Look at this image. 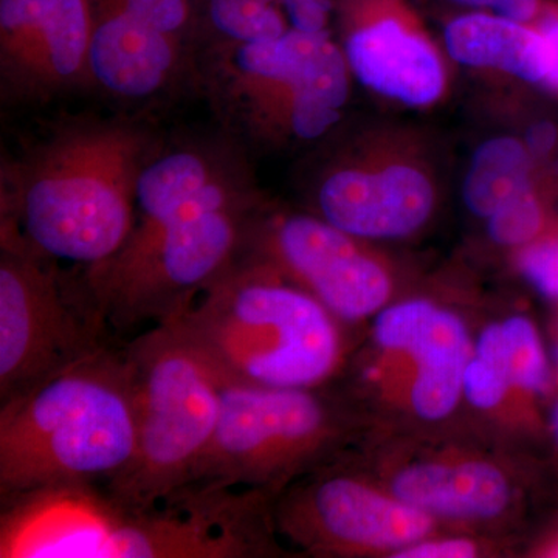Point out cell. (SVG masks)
Wrapping results in <instances>:
<instances>
[{
    "label": "cell",
    "mask_w": 558,
    "mask_h": 558,
    "mask_svg": "<svg viewBox=\"0 0 558 558\" xmlns=\"http://www.w3.org/2000/svg\"><path fill=\"white\" fill-rule=\"evenodd\" d=\"M178 323L226 384L318 388L343 359L340 319L269 264L241 256Z\"/></svg>",
    "instance_id": "obj_5"
},
{
    "label": "cell",
    "mask_w": 558,
    "mask_h": 558,
    "mask_svg": "<svg viewBox=\"0 0 558 558\" xmlns=\"http://www.w3.org/2000/svg\"><path fill=\"white\" fill-rule=\"evenodd\" d=\"M537 21V31L545 43L546 78L545 86L558 90V5H542Z\"/></svg>",
    "instance_id": "obj_26"
},
{
    "label": "cell",
    "mask_w": 558,
    "mask_h": 558,
    "mask_svg": "<svg viewBox=\"0 0 558 558\" xmlns=\"http://www.w3.org/2000/svg\"><path fill=\"white\" fill-rule=\"evenodd\" d=\"M92 0H0L7 100L33 102L90 81Z\"/></svg>",
    "instance_id": "obj_12"
},
{
    "label": "cell",
    "mask_w": 558,
    "mask_h": 558,
    "mask_svg": "<svg viewBox=\"0 0 558 558\" xmlns=\"http://www.w3.org/2000/svg\"><path fill=\"white\" fill-rule=\"evenodd\" d=\"M92 83L124 100L163 90L179 73L183 40L157 31L113 0H92Z\"/></svg>",
    "instance_id": "obj_15"
},
{
    "label": "cell",
    "mask_w": 558,
    "mask_h": 558,
    "mask_svg": "<svg viewBox=\"0 0 558 558\" xmlns=\"http://www.w3.org/2000/svg\"><path fill=\"white\" fill-rule=\"evenodd\" d=\"M476 556V546L465 538L417 542L398 550L399 558H469Z\"/></svg>",
    "instance_id": "obj_27"
},
{
    "label": "cell",
    "mask_w": 558,
    "mask_h": 558,
    "mask_svg": "<svg viewBox=\"0 0 558 558\" xmlns=\"http://www.w3.org/2000/svg\"><path fill=\"white\" fill-rule=\"evenodd\" d=\"M137 392V447L120 475L101 484L132 508H153L189 486L220 413L223 380L175 322L126 344Z\"/></svg>",
    "instance_id": "obj_6"
},
{
    "label": "cell",
    "mask_w": 558,
    "mask_h": 558,
    "mask_svg": "<svg viewBox=\"0 0 558 558\" xmlns=\"http://www.w3.org/2000/svg\"><path fill=\"white\" fill-rule=\"evenodd\" d=\"M236 165L191 145L157 153L143 168L130 240L83 269L113 332L179 318L241 259L258 211Z\"/></svg>",
    "instance_id": "obj_1"
},
{
    "label": "cell",
    "mask_w": 558,
    "mask_h": 558,
    "mask_svg": "<svg viewBox=\"0 0 558 558\" xmlns=\"http://www.w3.org/2000/svg\"><path fill=\"white\" fill-rule=\"evenodd\" d=\"M315 389L223 381L218 424L189 486L277 498L293 473L339 438L336 413Z\"/></svg>",
    "instance_id": "obj_9"
},
{
    "label": "cell",
    "mask_w": 558,
    "mask_h": 558,
    "mask_svg": "<svg viewBox=\"0 0 558 558\" xmlns=\"http://www.w3.org/2000/svg\"><path fill=\"white\" fill-rule=\"evenodd\" d=\"M269 502L253 490L189 486L132 508L101 484L35 488L3 502V558H248L269 554Z\"/></svg>",
    "instance_id": "obj_2"
},
{
    "label": "cell",
    "mask_w": 558,
    "mask_h": 558,
    "mask_svg": "<svg viewBox=\"0 0 558 558\" xmlns=\"http://www.w3.org/2000/svg\"><path fill=\"white\" fill-rule=\"evenodd\" d=\"M154 145L146 128L124 120L51 135L3 178L0 242L83 269L113 258L134 230L138 179Z\"/></svg>",
    "instance_id": "obj_3"
},
{
    "label": "cell",
    "mask_w": 558,
    "mask_h": 558,
    "mask_svg": "<svg viewBox=\"0 0 558 558\" xmlns=\"http://www.w3.org/2000/svg\"><path fill=\"white\" fill-rule=\"evenodd\" d=\"M374 340L413 360L410 402L418 417L440 421L457 409L473 348L457 314L424 300L396 304L377 315Z\"/></svg>",
    "instance_id": "obj_13"
},
{
    "label": "cell",
    "mask_w": 558,
    "mask_h": 558,
    "mask_svg": "<svg viewBox=\"0 0 558 558\" xmlns=\"http://www.w3.org/2000/svg\"><path fill=\"white\" fill-rule=\"evenodd\" d=\"M347 61L366 87L407 105H429L444 89L438 54L392 11L360 22L349 35Z\"/></svg>",
    "instance_id": "obj_16"
},
{
    "label": "cell",
    "mask_w": 558,
    "mask_h": 558,
    "mask_svg": "<svg viewBox=\"0 0 558 558\" xmlns=\"http://www.w3.org/2000/svg\"><path fill=\"white\" fill-rule=\"evenodd\" d=\"M0 242V402L113 343L86 275Z\"/></svg>",
    "instance_id": "obj_7"
},
{
    "label": "cell",
    "mask_w": 558,
    "mask_h": 558,
    "mask_svg": "<svg viewBox=\"0 0 558 558\" xmlns=\"http://www.w3.org/2000/svg\"><path fill=\"white\" fill-rule=\"evenodd\" d=\"M274 521L304 546L326 553L403 549L429 534V513L343 473H323L275 498Z\"/></svg>",
    "instance_id": "obj_11"
},
{
    "label": "cell",
    "mask_w": 558,
    "mask_h": 558,
    "mask_svg": "<svg viewBox=\"0 0 558 558\" xmlns=\"http://www.w3.org/2000/svg\"><path fill=\"white\" fill-rule=\"evenodd\" d=\"M140 20L172 38L185 40L196 28V11L191 0H113Z\"/></svg>",
    "instance_id": "obj_24"
},
{
    "label": "cell",
    "mask_w": 558,
    "mask_h": 558,
    "mask_svg": "<svg viewBox=\"0 0 558 558\" xmlns=\"http://www.w3.org/2000/svg\"><path fill=\"white\" fill-rule=\"evenodd\" d=\"M391 494L429 515L464 520L492 519L510 501L501 470L476 461L411 465L395 476Z\"/></svg>",
    "instance_id": "obj_17"
},
{
    "label": "cell",
    "mask_w": 558,
    "mask_h": 558,
    "mask_svg": "<svg viewBox=\"0 0 558 558\" xmlns=\"http://www.w3.org/2000/svg\"><path fill=\"white\" fill-rule=\"evenodd\" d=\"M550 421H553V429L554 433H556V438L558 440V402L556 403V407H554L553 416H550Z\"/></svg>",
    "instance_id": "obj_30"
},
{
    "label": "cell",
    "mask_w": 558,
    "mask_h": 558,
    "mask_svg": "<svg viewBox=\"0 0 558 558\" xmlns=\"http://www.w3.org/2000/svg\"><path fill=\"white\" fill-rule=\"evenodd\" d=\"M529 191H532L531 153L523 143L499 137L480 146L464 182V201L470 211L488 218Z\"/></svg>",
    "instance_id": "obj_19"
},
{
    "label": "cell",
    "mask_w": 558,
    "mask_h": 558,
    "mask_svg": "<svg viewBox=\"0 0 558 558\" xmlns=\"http://www.w3.org/2000/svg\"><path fill=\"white\" fill-rule=\"evenodd\" d=\"M501 328L512 387L531 395L548 392L553 374L534 323L517 315L502 322Z\"/></svg>",
    "instance_id": "obj_22"
},
{
    "label": "cell",
    "mask_w": 558,
    "mask_h": 558,
    "mask_svg": "<svg viewBox=\"0 0 558 558\" xmlns=\"http://www.w3.org/2000/svg\"><path fill=\"white\" fill-rule=\"evenodd\" d=\"M279 5L282 7V10L288 11L290 7L296 5L300 2H307V0H278ZM288 16V14H286Z\"/></svg>",
    "instance_id": "obj_29"
},
{
    "label": "cell",
    "mask_w": 558,
    "mask_h": 558,
    "mask_svg": "<svg viewBox=\"0 0 558 558\" xmlns=\"http://www.w3.org/2000/svg\"><path fill=\"white\" fill-rule=\"evenodd\" d=\"M323 219L365 240H391L417 230L433 208V189L414 168L384 171L340 170L318 190Z\"/></svg>",
    "instance_id": "obj_14"
},
{
    "label": "cell",
    "mask_w": 558,
    "mask_h": 558,
    "mask_svg": "<svg viewBox=\"0 0 558 558\" xmlns=\"http://www.w3.org/2000/svg\"><path fill=\"white\" fill-rule=\"evenodd\" d=\"M446 46L462 64L505 70L529 83H545V43L537 28L524 22L497 13L462 14L447 25Z\"/></svg>",
    "instance_id": "obj_18"
},
{
    "label": "cell",
    "mask_w": 558,
    "mask_h": 558,
    "mask_svg": "<svg viewBox=\"0 0 558 558\" xmlns=\"http://www.w3.org/2000/svg\"><path fill=\"white\" fill-rule=\"evenodd\" d=\"M242 256L269 264L295 279L340 322L377 314L391 282L379 264L359 248L355 238L312 216L253 222Z\"/></svg>",
    "instance_id": "obj_10"
},
{
    "label": "cell",
    "mask_w": 558,
    "mask_h": 558,
    "mask_svg": "<svg viewBox=\"0 0 558 558\" xmlns=\"http://www.w3.org/2000/svg\"><path fill=\"white\" fill-rule=\"evenodd\" d=\"M510 388L513 387L505 336L501 323H494L473 344L464 374V396L476 409L492 410L505 400Z\"/></svg>",
    "instance_id": "obj_21"
},
{
    "label": "cell",
    "mask_w": 558,
    "mask_h": 558,
    "mask_svg": "<svg viewBox=\"0 0 558 558\" xmlns=\"http://www.w3.org/2000/svg\"><path fill=\"white\" fill-rule=\"evenodd\" d=\"M205 17L223 44L263 43L290 31L278 0H205Z\"/></svg>",
    "instance_id": "obj_20"
},
{
    "label": "cell",
    "mask_w": 558,
    "mask_h": 558,
    "mask_svg": "<svg viewBox=\"0 0 558 558\" xmlns=\"http://www.w3.org/2000/svg\"><path fill=\"white\" fill-rule=\"evenodd\" d=\"M557 143V128L548 121L534 124L529 128L526 135V148L535 156H546L554 149Z\"/></svg>",
    "instance_id": "obj_28"
},
{
    "label": "cell",
    "mask_w": 558,
    "mask_h": 558,
    "mask_svg": "<svg viewBox=\"0 0 558 558\" xmlns=\"http://www.w3.org/2000/svg\"><path fill=\"white\" fill-rule=\"evenodd\" d=\"M520 269L539 293L558 300V236L527 244L520 255Z\"/></svg>",
    "instance_id": "obj_25"
},
{
    "label": "cell",
    "mask_w": 558,
    "mask_h": 558,
    "mask_svg": "<svg viewBox=\"0 0 558 558\" xmlns=\"http://www.w3.org/2000/svg\"><path fill=\"white\" fill-rule=\"evenodd\" d=\"M137 447L130 354L116 343L0 402V499L60 484H106Z\"/></svg>",
    "instance_id": "obj_4"
},
{
    "label": "cell",
    "mask_w": 558,
    "mask_h": 558,
    "mask_svg": "<svg viewBox=\"0 0 558 558\" xmlns=\"http://www.w3.org/2000/svg\"><path fill=\"white\" fill-rule=\"evenodd\" d=\"M487 219L492 240L501 245H526L542 230L543 209L534 193L529 191L499 207Z\"/></svg>",
    "instance_id": "obj_23"
},
{
    "label": "cell",
    "mask_w": 558,
    "mask_h": 558,
    "mask_svg": "<svg viewBox=\"0 0 558 558\" xmlns=\"http://www.w3.org/2000/svg\"><path fill=\"white\" fill-rule=\"evenodd\" d=\"M215 87L242 132L282 124L296 138L315 140L340 120L347 102L348 61L329 31H289L281 38L223 44Z\"/></svg>",
    "instance_id": "obj_8"
}]
</instances>
